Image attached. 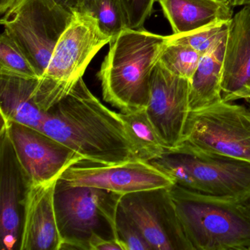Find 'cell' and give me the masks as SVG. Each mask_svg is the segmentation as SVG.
Wrapping results in <instances>:
<instances>
[{
  "label": "cell",
  "instance_id": "24",
  "mask_svg": "<svg viewBox=\"0 0 250 250\" xmlns=\"http://www.w3.org/2000/svg\"><path fill=\"white\" fill-rule=\"evenodd\" d=\"M116 231L125 250H153L137 225L120 206L116 216Z\"/></svg>",
  "mask_w": 250,
  "mask_h": 250
},
{
  "label": "cell",
  "instance_id": "9",
  "mask_svg": "<svg viewBox=\"0 0 250 250\" xmlns=\"http://www.w3.org/2000/svg\"><path fill=\"white\" fill-rule=\"evenodd\" d=\"M59 181L65 185L93 187L121 195L175 184L170 176L150 162L137 159L112 165L82 161L65 169Z\"/></svg>",
  "mask_w": 250,
  "mask_h": 250
},
{
  "label": "cell",
  "instance_id": "18",
  "mask_svg": "<svg viewBox=\"0 0 250 250\" xmlns=\"http://www.w3.org/2000/svg\"><path fill=\"white\" fill-rule=\"evenodd\" d=\"M228 34L209 52L202 55L190 81V111L203 109L222 102L224 58Z\"/></svg>",
  "mask_w": 250,
  "mask_h": 250
},
{
  "label": "cell",
  "instance_id": "19",
  "mask_svg": "<svg viewBox=\"0 0 250 250\" xmlns=\"http://www.w3.org/2000/svg\"><path fill=\"white\" fill-rule=\"evenodd\" d=\"M135 147L137 159L151 162L167 151L160 137L152 125L146 110L124 113L120 112Z\"/></svg>",
  "mask_w": 250,
  "mask_h": 250
},
{
  "label": "cell",
  "instance_id": "25",
  "mask_svg": "<svg viewBox=\"0 0 250 250\" xmlns=\"http://www.w3.org/2000/svg\"><path fill=\"white\" fill-rule=\"evenodd\" d=\"M156 0H121L128 28H143L146 20L153 12Z\"/></svg>",
  "mask_w": 250,
  "mask_h": 250
},
{
  "label": "cell",
  "instance_id": "1",
  "mask_svg": "<svg viewBox=\"0 0 250 250\" xmlns=\"http://www.w3.org/2000/svg\"><path fill=\"white\" fill-rule=\"evenodd\" d=\"M42 131L87 162L112 165L137 159L120 112L104 105L83 78L46 112Z\"/></svg>",
  "mask_w": 250,
  "mask_h": 250
},
{
  "label": "cell",
  "instance_id": "17",
  "mask_svg": "<svg viewBox=\"0 0 250 250\" xmlns=\"http://www.w3.org/2000/svg\"><path fill=\"white\" fill-rule=\"evenodd\" d=\"M38 80L0 75L1 116L9 122L42 130L46 112L39 107L35 99Z\"/></svg>",
  "mask_w": 250,
  "mask_h": 250
},
{
  "label": "cell",
  "instance_id": "28",
  "mask_svg": "<svg viewBox=\"0 0 250 250\" xmlns=\"http://www.w3.org/2000/svg\"><path fill=\"white\" fill-rule=\"evenodd\" d=\"M232 6H246L250 5V0H229Z\"/></svg>",
  "mask_w": 250,
  "mask_h": 250
},
{
  "label": "cell",
  "instance_id": "31",
  "mask_svg": "<svg viewBox=\"0 0 250 250\" xmlns=\"http://www.w3.org/2000/svg\"><path fill=\"white\" fill-rule=\"evenodd\" d=\"M246 202H247V205H248L249 207L250 208V198L249 199V200H247V201Z\"/></svg>",
  "mask_w": 250,
  "mask_h": 250
},
{
  "label": "cell",
  "instance_id": "15",
  "mask_svg": "<svg viewBox=\"0 0 250 250\" xmlns=\"http://www.w3.org/2000/svg\"><path fill=\"white\" fill-rule=\"evenodd\" d=\"M250 100V5L233 15L224 58L222 100Z\"/></svg>",
  "mask_w": 250,
  "mask_h": 250
},
{
  "label": "cell",
  "instance_id": "7",
  "mask_svg": "<svg viewBox=\"0 0 250 250\" xmlns=\"http://www.w3.org/2000/svg\"><path fill=\"white\" fill-rule=\"evenodd\" d=\"M74 17L72 11L55 0H17L4 14L1 24L28 58L40 78Z\"/></svg>",
  "mask_w": 250,
  "mask_h": 250
},
{
  "label": "cell",
  "instance_id": "21",
  "mask_svg": "<svg viewBox=\"0 0 250 250\" xmlns=\"http://www.w3.org/2000/svg\"><path fill=\"white\" fill-rule=\"evenodd\" d=\"M0 75L39 80V74L28 58L5 31L0 37Z\"/></svg>",
  "mask_w": 250,
  "mask_h": 250
},
{
  "label": "cell",
  "instance_id": "11",
  "mask_svg": "<svg viewBox=\"0 0 250 250\" xmlns=\"http://www.w3.org/2000/svg\"><path fill=\"white\" fill-rule=\"evenodd\" d=\"M8 131L30 186L60 178L71 165L84 161L80 155L42 130L9 122Z\"/></svg>",
  "mask_w": 250,
  "mask_h": 250
},
{
  "label": "cell",
  "instance_id": "4",
  "mask_svg": "<svg viewBox=\"0 0 250 250\" xmlns=\"http://www.w3.org/2000/svg\"><path fill=\"white\" fill-rule=\"evenodd\" d=\"M149 162L191 192L235 201L250 198V162L247 161L181 144Z\"/></svg>",
  "mask_w": 250,
  "mask_h": 250
},
{
  "label": "cell",
  "instance_id": "22",
  "mask_svg": "<svg viewBox=\"0 0 250 250\" xmlns=\"http://www.w3.org/2000/svg\"><path fill=\"white\" fill-rule=\"evenodd\" d=\"M201 56L192 48L172 42L169 36L159 62L172 74L191 81Z\"/></svg>",
  "mask_w": 250,
  "mask_h": 250
},
{
  "label": "cell",
  "instance_id": "13",
  "mask_svg": "<svg viewBox=\"0 0 250 250\" xmlns=\"http://www.w3.org/2000/svg\"><path fill=\"white\" fill-rule=\"evenodd\" d=\"M8 125L1 127L0 131L1 250H20L24 201L30 186L10 140Z\"/></svg>",
  "mask_w": 250,
  "mask_h": 250
},
{
  "label": "cell",
  "instance_id": "3",
  "mask_svg": "<svg viewBox=\"0 0 250 250\" xmlns=\"http://www.w3.org/2000/svg\"><path fill=\"white\" fill-rule=\"evenodd\" d=\"M190 250H250V208L244 202L167 188Z\"/></svg>",
  "mask_w": 250,
  "mask_h": 250
},
{
  "label": "cell",
  "instance_id": "26",
  "mask_svg": "<svg viewBox=\"0 0 250 250\" xmlns=\"http://www.w3.org/2000/svg\"><path fill=\"white\" fill-rule=\"evenodd\" d=\"M90 250H125L118 239H106L99 235L92 237L89 242Z\"/></svg>",
  "mask_w": 250,
  "mask_h": 250
},
{
  "label": "cell",
  "instance_id": "12",
  "mask_svg": "<svg viewBox=\"0 0 250 250\" xmlns=\"http://www.w3.org/2000/svg\"><path fill=\"white\" fill-rule=\"evenodd\" d=\"M190 81L169 72L160 62L150 84L147 116L167 150L181 143L189 114Z\"/></svg>",
  "mask_w": 250,
  "mask_h": 250
},
{
  "label": "cell",
  "instance_id": "16",
  "mask_svg": "<svg viewBox=\"0 0 250 250\" xmlns=\"http://www.w3.org/2000/svg\"><path fill=\"white\" fill-rule=\"evenodd\" d=\"M172 34L191 33L216 23L229 21L233 9L229 0H158Z\"/></svg>",
  "mask_w": 250,
  "mask_h": 250
},
{
  "label": "cell",
  "instance_id": "23",
  "mask_svg": "<svg viewBox=\"0 0 250 250\" xmlns=\"http://www.w3.org/2000/svg\"><path fill=\"white\" fill-rule=\"evenodd\" d=\"M230 22L231 21L216 23L186 34H172L169 36V39L187 45L203 55L213 49L228 34Z\"/></svg>",
  "mask_w": 250,
  "mask_h": 250
},
{
  "label": "cell",
  "instance_id": "27",
  "mask_svg": "<svg viewBox=\"0 0 250 250\" xmlns=\"http://www.w3.org/2000/svg\"><path fill=\"white\" fill-rule=\"evenodd\" d=\"M17 0H0V14L4 15L14 4Z\"/></svg>",
  "mask_w": 250,
  "mask_h": 250
},
{
  "label": "cell",
  "instance_id": "14",
  "mask_svg": "<svg viewBox=\"0 0 250 250\" xmlns=\"http://www.w3.org/2000/svg\"><path fill=\"white\" fill-rule=\"evenodd\" d=\"M60 178L29 186L20 250H61L62 238L55 211V189Z\"/></svg>",
  "mask_w": 250,
  "mask_h": 250
},
{
  "label": "cell",
  "instance_id": "29",
  "mask_svg": "<svg viewBox=\"0 0 250 250\" xmlns=\"http://www.w3.org/2000/svg\"><path fill=\"white\" fill-rule=\"evenodd\" d=\"M58 3L62 6L65 7V8H68L71 10L72 8L73 4H74V0H55Z\"/></svg>",
  "mask_w": 250,
  "mask_h": 250
},
{
  "label": "cell",
  "instance_id": "30",
  "mask_svg": "<svg viewBox=\"0 0 250 250\" xmlns=\"http://www.w3.org/2000/svg\"><path fill=\"white\" fill-rule=\"evenodd\" d=\"M246 102L247 103V107H248L249 111H250V100L246 101Z\"/></svg>",
  "mask_w": 250,
  "mask_h": 250
},
{
  "label": "cell",
  "instance_id": "2",
  "mask_svg": "<svg viewBox=\"0 0 250 250\" xmlns=\"http://www.w3.org/2000/svg\"><path fill=\"white\" fill-rule=\"evenodd\" d=\"M169 36L127 28L109 42V49L97 74L105 102L131 113L146 110L155 67Z\"/></svg>",
  "mask_w": 250,
  "mask_h": 250
},
{
  "label": "cell",
  "instance_id": "8",
  "mask_svg": "<svg viewBox=\"0 0 250 250\" xmlns=\"http://www.w3.org/2000/svg\"><path fill=\"white\" fill-rule=\"evenodd\" d=\"M181 144L206 153L250 162L248 107L222 101L190 111Z\"/></svg>",
  "mask_w": 250,
  "mask_h": 250
},
{
  "label": "cell",
  "instance_id": "10",
  "mask_svg": "<svg viewBox=\"0 0 250 250\" xmlns=\"http://www.w3.org/2000/svg\"><path fill=\"white\" fill-rule=\"evenodd\" d=\"M167 188L125 194L121 197L119 206L137 225L153 250H190Z\"/></svg>",
  "mask_w": 250,
  "mask_h": 250
},
{
  "label": "cell",
  "instance_id": "20",
  "mask_svg": "<svg viewBox=\"0 0 250 250\" xmlns=\"http://www.w3.org/2000/svg\"><path fill=\"white\" fill-rule=\"evenodd\" d=\"M71 11L96 19L102 31L112 39L128 28L121 0H74Z\"/></svg>",
  "mask_w": 250,
  "mask_h": 250
},
{
  "label": "cell",
  "instance_id": "5",
  "mask_svg": "<svg viewBox=\"0 0 250 250\" xmlns=\"http://www.w3.org/2000/svg\"><path fill=\"white\" fill-rule=\"evenodd\" d=\"M74 14L35 89L36 103L46 112L68 96L83 78L92 60L112 40L102 31L96 19Z\"/></svg>",
  "mask_w": 250,
  "mask_h": 250
},
{
  "label": "cell",
  "instance_id": "6",
  "mask_svg": "<svg viewBox=\"0 0 250 250\" xmlns=\"http://www.w3.org/2000/svg\"><path fill=\"white\" fill-rule=\"evenodd\" d=\"M121 194L90 187L65 185L58 180L55 211L61 250H90L92 237L118 239L116 216Z\"/></svg>",
  "mask_w": 250,
  "mask_h": 250
}]
</instances>
